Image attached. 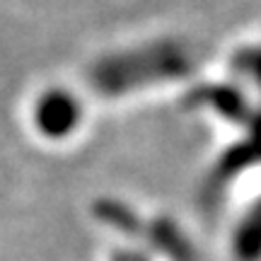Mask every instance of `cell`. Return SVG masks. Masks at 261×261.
I'll return each instance as SVG.
<instances>
[{"label": "cell", "instance_id": "cell-5", "mask_svg": "<svg viewBox=\"0 0 261 261\" xmlns=\"http://www.w3.org/2000/svg\"><path fill=\"white\" fill-rule=\"evenodd\" d=\"M114 261H130V256H123V254H116V256H114Z\"/></svg>", "mask_w": 261, "mask_h": 261}, {"label": "cell", "instance_id": "cell-2", "mask_svg": "<svg viewBox=\"0 0 261 261\" xmlns=\"http://www.w3.org/2000/svg\"><path fill=\"white\" fill-rule=\"evenodd\" d=\"M234 256L240 261L261 259V203L244 218L234 234Z\"/></svg>", "mask_w": 261, "mask_h": 261}, {"label": "cell", "instance_id": "cell-4", "mask_svg": "<svg viewBox=\"0 0 261 261\" xmlns=\"http://www.w3.org/2000/svg\"><path fill=\"white\" fill-rule=\"evenodd\" d=\"M99 215H102L104 220L114 227H119L123 232H136V227H138V220H136V215L130 213L128 208H121V205L116 203H102L99 205Z\"/></svg>", "mask_w": 261, "mask_h": 261}, {"label": "cell", "instance_id": "cell-1", "mask_svg": "<svg viewBox=\"0 0 261 261\" xmlns=\"http://www.w3.org/2000/svg\"><path fill=\"white\" fill-rule=\"evenodd\" d=\"M80 109L70 94L63 92H48L41 97L37 107V123L51 138H61L65 133H70L77 123Z\"/></svg>", "mask_w": 261, "mask_h": 261}, {"label": "cell", "instance_id": "cell-3", "mask_svg": "<svg viewBox=\"0 0 261 261\" xmlns=\"http://www.w3.org/2000/svg\"><path fill=\"white\" fill-rule=\"evenodd\" d=\"M152 240L162 254H167L172 261H196L194 249L189 247V242L177 232V227L169 220H160L152 227Z\"/></svg>", "mask_w": 261, "mask_h": 261}, {"label": "cell", "instance_id": "cell-6", "mask_svg": "<svg viewBox=\"0 0 261 261\" xmlns=\"http://www.w3.org/2000/svg\"><path fill=\"white\" fill-rule=\"evenodd\" d=\"M130 261H140V259H138V256H130Z\"/></svg>", "mask_w": 261, "mask_h": 261}]
</instances>
